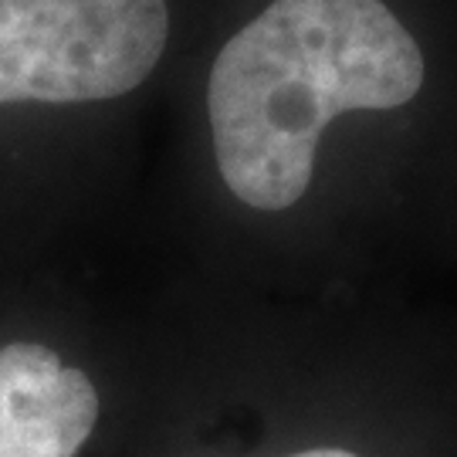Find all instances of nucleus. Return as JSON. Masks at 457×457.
I'll return each mask as SVG.
<instances>
[{
	"label": "nucleus",
	"mask_w": 457,
	"mask_h": 457,
	"mask_svg": "<svg viewBox=\"0 0 457 457\" xmlns=\"http://www.w3.org/2000/svg\"><path fill=\"white\" fill-rule=\"evenodd\" d=\"M420 85L424 54L383 0H275L211 68L220 180L254 211H288L336 115L400 109Z\"/></svg>",
	"instance_id": "f257e3e1"
},
{
	"label": "nucleus",
	"mask_w": 457,
	"mask_h": 457,
	"mask_svg": "<svg viewBox=\"0 0 457 457\" xmlns=\"http://www.w3.org/2000/svg\"><path fill=\"white\" fill-rule=\"evenodd\" d=\"M166 37V0H0V105L126 96Z\"/></svg>",
	"instance_id": "f03ea898"
},
{
	"label": "nucleus",
	"mask_w": 457,
	"mask_h": 457,
	"mask_svg": "<svg viewBox=\"0 0 457 457\" xmlns=\"http://www.w3.org/2000/svg\"><path fill=\"white\" fill-rule=\"evenodd\" d=\"M98 420V393L48 345L0 349V457H75Z\"/></svg>",
	"instance_id": "7ed1b4c3"
},
{
	"label": "nucleus",
	"mask_w": 457,
	"mask_h": 457,
	"mask_svg": "<svg viewBox=\"0 0 457 457\" xmlns=\"http://www.w3.org/2000/svg\"><path fill=\"white\" fill-rule=\"evenodd\" d=\"M292 457H360L353 451H343V447H312V451H298Z\"/></svg>",
	"instance_id": "20e7f679"
}]
</instances>
